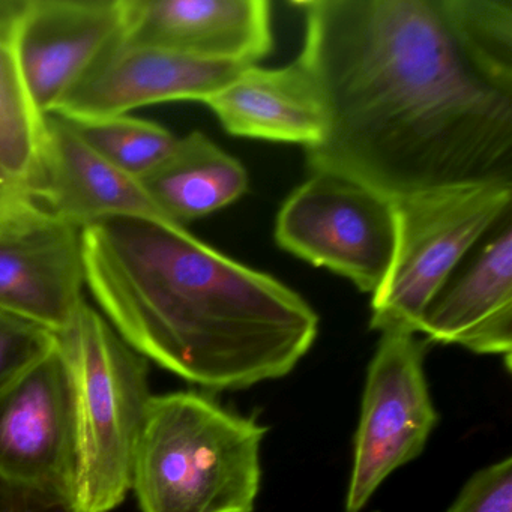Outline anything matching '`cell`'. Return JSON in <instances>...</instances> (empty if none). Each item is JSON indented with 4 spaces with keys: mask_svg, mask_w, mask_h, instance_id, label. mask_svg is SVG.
Listing matches in <instances>:
<instances>
[{
    "mask_svg": "<svg viewBox=\"0 0 512 512\" xmlns=\"http://www.w3.org/2000/svg\"><path fill=\"white\" fill-rule=\"evenodd\" d=\"M299 59L326 110L313 173L395 202L512 182V0H307Z\"/></svg>",
    "mask_w": 512,
    "mask_h": 512,
    "instance_id": "cell-1",
    "label": "cell"
},
{
    "mask_svg": "<svg viewBox=\"0 0 512 512\" xmlns=\"http://www.w3.org/2000/svg\"><path fill=\"white\" fill-rule=\"evenodd\" d=\"M86 286L146 359L212 391L281 379L310 352L319 316L295 290L149 218L82 229Z\"/></svg>",
    "mask_w": 512,
    "mask_h": 512,
    "instance_id": "cell-2",
    "label": "cell"
},
{
    "mask_svg": "<svg viewBox=\"0 0 512 512\" xmlns=\"http://www.w3.org/2000/svg\"><path fill=\"white\" fill-rule=\"evenodd\" d=\"M266 433L208 395H154L134 460L140 511L253 512Z\"/></svg>",
    "mask_w": 512,
    "mask_h": 512,
    "instance_id": "cell-3",
    "label": "cell"
},
{
    "mask_svg": "<svg viewBox=\"0 0 512 512\" xmlns=\"http://www.w3.org/2000/svg\"><path fill=\"white\" fill-rule=\"evenodd\" d=\"M73 386L77 512H112L133 485L134 460L152 397L148 359L83 302L56 334Z\"/></svg>",
    "mask_w": 512,
    "mask_h": 512,
    "instance_id": "cell-4",
    "label": "cell"
},
{
    "mask_svg": "<svg viewBox=\"0 0 512 512\" xmlns=\"http://www.w3.org/2000/svg\"><path fill=\"white\" fill-rule=\"evenodd\" d=\"M512 182H470L410 194L394 205L395 245L373 293L370 328L418 332L422 314L467 253L511 214Z\"/></svg>",
    "mask_w": 512,
    "mask_h": 512,
    "instance_id": "cell-5",
    "label": "cell"
},
{
    "mask_svg": "<svg viewBox=\"0 0 512 512\" xmlns=\"http://www.w3.org/2000/svg\"><path fill=\"white\" fill-rule=\"evenodd\" d=\"M275 241L287 253L374 293L391 263L394 205L376 191L329 173H313L281 206Z\"/></svg>",
    "mask_w": 512,
    "mask_h": 512,
    "instance_id": "cell-6",
    "label": "cell"
},
{
    "mask_svg": "<svg viewBox=\"0 0 512 512\" xmlns=\"http://www.w3.org/2000/svg\"><path fill=\"white\" fill-rule=\"evenodd\" d=\"M436 424L424 346L415 334L383 332L365 379L346 512H361L389 475L418 458Z\"/></svg>",
    "mask_w": 512,
    "mask_h": 512,
    "instance_id": "cell-7",
    "label": "cell"
},
{
    "mask_svg": "<svg viewBox=\"0 0 512 512\" xmlns=\"http://www.w3.org/2000/svg\"><path fill=\"white\" fill-rule=\"evenodd\" d=\"M76 412L58 343L0 389V476L74 503Z\"/></svg>",
    "mask_w": 512,
    "mask_h": 512,
    "instance_id": "cell-8",
    "label": "cell"
},
{
    "mask_svg": "<svg viewBox=\"0 0 512 512\" xmlns=\"http://www.w3.org/2000/svg\"><path fill=\"white\" fill-rule=\"evenodd\" d=\"M122 32V31H121ZM251 65L190 58L125 43L121 34L97 56L52 115L97 121L167 101H202Z\"/></svg>",
    "mask_w": 512,
    "mask_h": 512,
    "instance_id": "cell-9",
    "label": "cell"
},
{
    "mask_svg": "<svg viewBox=\"0 0 512 512\" xmlns=\"http://www.w3.org/2000/svg\"><path fill=\"white\" fill-rule=\"evenodd\" d=\"M85 284L80 227L41 206L0 223V310L59 334Z\"/></svg>",
    "mask_w": 512,
    "mask_h": 512,
    "instance_id": "cell-10",
    "label": "cell"
},
{
    "mask_svg": "<svg viewBox=\"0 0 512 512\" xmlns=\"http://www.w3.org/2000/svg\"><path fill=\"white\" fill-rule=\"evenodd\" d=\"M121 38L190 58L257 65L274 49L268 0H124Z\"/></svg>",
    "mask_w": 512,
    "mask_h": 512,
    "instance_id": "cell-11",
    "label": "cell"
},
{
    "mask_svg": "<svg viewBox=\"0 0 512 512\" xmlns=\"http://www.w3.org/2000/svg\"><path fill=\"white\" fill-rule=\"evenodd\" d=\"M124 0H26L17 31L23 82L43 118L121 34Z\"/></svg>",
    "mask_w": 512,
    "mask_h": 512,
    "instance_id": "cell-12",
    "label": "cell"
},
{
    "mask_svg": "<svg viewBox=\"0 0 512 512\" xmlns=\"http://www.w3.org/2000/svg\"><path fill=\"white\" fill-rule=\"evenodd\" d=\"M32 194L44 211L80 229L116 217L169 221L137 179L104 160L70 121L56 115L44 118L40 169Z\"/></svg>",
    "mask_w": 512,
    "mask_h": 512,
    "instance_id": "cell-13",
    "label": "cell"
},
{
    "mask_svg": "<svg viewBox=\"0 0 512 512\" xmlns=\"http://www.w3.org/2000/svg\"><path fill=\"white\" fill-rule=\"evenodd\" d=\"M418 332L479 355H499L511 367L512 224L506 215L475 262L446 284L422 314Z\"/></svg>",
    "mask_w": 512,
    "mask_h": 512,
    "instance_id": "cell-14",
    "label": "cell"
},
{
    "mask_svg": "<svg viewBox=\"0 0 512 512\" xmlns=\"http://www.w3.org/2000/svg\"><path fill=\"white\" fill-rule=\"evenodd\" d=\"M205 104L232 136L305 149L325 137V103L316 79L299 58L281 68L251 65Z\"/></svg>",
    "mask_w": 512,
    "mask_h": 512,
    "instance_id": "cell-15",
    "label": "cell"
},
{
    "mask_svg": "<svg viewBox=\"0 0 512 512\" xmlns=\"http://www.w3.org/2000/svg\"><path fill=\"white\" fill-rule=\"evenodd\" d=\"M139 182L166 220L185 227L241 199L248 175L236 158L194 131L178 139L173 151Z\"/></svg>",
    "mask_w": 512,
    "mask_h": 512,
    "instance_id": "cell-16",
    "label": "cell"
},
{
    "mask_svg": "<svg viewBox=\"0 0 512 512\" xmlns=\"http://www.w3.org/2000/svg\"><path fill=\"white\" fill-rule=\"evenodd\" d=\"M26 0H0V164L28 184L37 181L44 118L23 82L17 31Z\"/></svg>",
    "mask_w": 512,
    "mask_h": 512,
    "instance_id": "cell-17",
    "label": "cell"
},
{
    "mask_svg": "<svg viewBox=\"0 0 512 512\" xmlns=\"http://www.w3.org/2000/svg\"><path fill=\"white\" fill-rule=\"evenodd\" d=\"M70 122L97 154L137 181L155 169L178 143L161 125L127 115Z\"/></svg>",
    "mask_w": 512,
    "mask_h": 512,
    "instance_id": "cell-18",
    "label": "cell"
},
{
    "mask_svg": "<svg viewBox=\"0 0 512 512\" xmlns=\"http://www.w3.org/2000/svg\"><path fill=\"white\" fill-rule=\"evenodd\" d=\"M56 347V334L0 310V389Z\"/></svg>",
    "mask_w": 512,
    "mask_h": 512,
    "instance_id": "cell-19",
    "label": "cell"
},
{
    "mask_svg": "<svg viewBox=\"0 0 512 512\" xmlns=\"http://www.w3.org/2000/svg\"><path fill=\"white\" fill-rule=\"evenodd\" d=\"M448 512H512V458L478 470Z\"/></svg>",
    "mask_w": 512,
    "mask_h": 512,
    "instance_id": "cell-20",
    "label": "cell"
},
{
    "mask_svg": "<svg viewBox=\"0 0 512 512\" xmlns=\"http://www.w3.org/2000/svg\"><path fill=\"white\" fill-rule=\"evenodd\" d=\"M0 512H77L73 500L0 476Z\"/></svg>",
    "mask_w": 512,
    "mask_h": 512,
    "instance_id": "cell-21",
    "label": "cell"
},
{
    "mask_svg": "<svg viewBox=\"0 0 512 512\" xmlns=\"http://www.w3.org/2000/svg\"><path fill=\"white\" fill-rule=\"evenodd\" d=\"M37 206L38 203L35 202L34 194L28 184L11 175L0 164V218L7 220V218L31 211Z\"/></svg>",
    "mask_w": 512,
    "mask_h": 512,
    "instance_id": "cell-22",
    "label": "cell"
},
{
    "mask_svg": "<svg viewBox=\"0 0 512 512\" xmlns=\"http://www.w3.org/2000/svg\"><path fill=\"white\" fill-rule=\"evenodd\" d=\"M2 221H4V218H0V223H2Z\"/></svg>",
    "mask_w": 512,
    "mask_h": 512,
    "instance_id": "cell-23",
    "label": "cell"
}]
</instances>
